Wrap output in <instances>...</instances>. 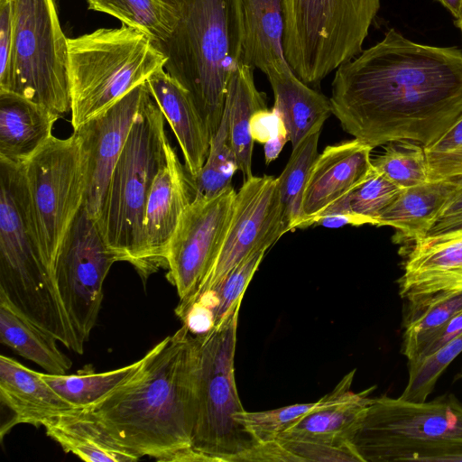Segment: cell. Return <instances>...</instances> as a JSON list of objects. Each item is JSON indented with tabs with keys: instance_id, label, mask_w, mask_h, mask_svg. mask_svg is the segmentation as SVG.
<instances>
[{
	"instance_id": "1",
	"label": "cell",
	"mask_w": 462,
	"mask_h": 462,
	"mask_svg": "<svg viewBox=\"0 0 462 462\" xmlns=\"http://www.w3.org/2000/svg\"><path fill=\"white\" fill-rule=\"evenodd\" d=\"M342 128L372 148L435 142L462 116V51L395 29L336 70L329 97Z\"/></svg>"
},
{
	"instance_id": "2",
	"label": "cell",
	"mask_w": 462,
	"mask_h": 462,
	"mask_svg": "<svg viewBox=\"0 0 462 462\" xmlns=\"http://www.w3.org/2000/svg\"><path fill=\"white\" fill-rule=\"evenodd\" d=\"M199 346L182 325L143 358L125 383L88 408L125 448L170 461L191 448Z\"/></svg>"
},
{
	"instance_id": "3",
	"label": "cell",
	"mask_w": 462,
	"mask_h": 462,
	"mask_svg": "<svg viewBox=\"0 0 462 462\" xmlns=\"http://www.w3.org/2000/svg\"><path fill=\"white\" fill-rule=\"evenodd\" d=\"M163 1L177 15L171 36L158 47L166 57L163 68L189 92L212 137L241 63L242 0Z\"/></svg>"
},
{
	"instance_id": "4",
	"label": "cell",
	"mask_w": 462,
	"mask_h": 462,
	"mask_svg": "<svg viewBox=\"0 0 462 462\" xmlns=\"http://www.w3.org/2000/svg\"><path fill=\"white\" fill-rule=\"evenodd\" d=\"M0 304L83 354L35 230L24 164L0 159Z\"/></svg>"
},
{
	"instance_id": "5",
	"label": "cell",
	"mask_w": 462,
	"mask_h": 462,
	"mask_svg": "<svg viewBox=\"0 0 462 462\" xmlns=\"http://www.w3.org/2000/svg\"><path fill=\"white\" fill-rule=\"evenodd\" d=\"M164 116L147 81L124 149L114 168L102 211L96 221L119 261L141 273L143 222L147 198L166 160L170 143Z\"/></svg>"
},
{
	"instance_id": "6",
	"label": "cell",
	"mask_w": 462,
	"mask_h": 462,
	"mask_svg": "<svg viewBox=\"0 0 462 462\" xmlns=\"http://www.w3.org/2000/svg\"><path fill=\"white\" fill-rule=\"evenodd\" d=\"M73 130L144 83L166 57L144 33L122 24L68 38Z\"/></svg>"
},
{
	"instance_id": "7",
	"label": "cell",
	"mask_w": 462,
	"mask_h": 462,
	"mask_svg": "<svg viewBox=\"0 0 462 462\" xmlns=\"http://www.w3.org/2000/svg\"><path fill=\"white\" fill-rule=\"evenodd\" d=\"M239 309L219 327L196 335L199 365L191 448L208 461H254L262 447L236 419L245 410L234 367Z\"/></svg>"
},
{
	"instance_id": "8",
	"label": "cell",
	"mask_w": 462,
	"mask_h": 462,
	"mask_svg": "<svg viewBox=\"0 0 462 462\" xmlns=\"http://www.w3.org/2000/svg\"><path fill=\"white\" fill-rule=\"evenodd\" d=\"M285 58L309 86L363 51L380 0H282Z\"/></svg>"
},
{
	"instance_id": "9",
	"label": "cell",
	"mask_w": 462,
	"mask_h": 462,
	"mask_svg": "<svg viewBox=\"0 0 462 462\" xmlns=\"http://www.w3.org/2000/svg\"><path fill=\"white\" fill-rule=\"evenodd\" d=\"M11 92L60 116L70 111L68 38L55 0H14Z\"/></svg>"
},
{
	"instance_id": "10",
	"label": "cell",
	"mask_w": 462,
	"mask_h": 462,
	"mask_svg": "<svg viewBox=\"0 0 462 462\" xmlns=\"http://www.w3.org/2000/svg\"><path fill=\"white\" fill-rule=\"evenodd\" d=\"M446 439H462V403L451 394L421 402L371 398L347 436L360 462L393 461L402 450Z\"/></svg>"
},
{
	"instance_id": "11",
	"label": "cell",
	"mask_w": 462,
	"mask_h": 462,
	"mask_svg": "<svg viewBox=\"0 0 462 462\" xmlns=\"http://www.w3.org/2000/svg\"><path fill=\"white\" fill-rule=\"evenodd\" d=\"M32 216L42 253L54 270L60 245L84 204L78 139L52 136L25 164Z\"/></svg>"
},
{
	"instance_id": "12",
	"label": "cell",
	"mask_w": 462,
	"mask_h": 462,
	"mask_svg": "<svg viewBox=\"0 0 462 462\" xmlns=\"http://www.w3.org/2000/svg\"><path fill=\"white\" fill-rule=\"evenodd\" d=\"M118 261L83 204L60 245L54 265L62 305L83 346L98 317L104 281L113 263Z\"/></svg>"
},
{
	"instance_id": "13",
	"label": "cell",
	"mask_w": 462,
	"mask_h": 462,
	"mask_svg": "<svg viewBox=\"0 0 462 462\" xmlns=\"http://www.w3.org/2000/svg\"><path fill=\"white\" fill-rule=\"evenodd\" d=\"M291 231L280 197L277 178L252 176L236 191L231 220L217 259L186 307L201 294L214 291L226 276L251 254L269 249Z\"/></svg>"
},
{
	"instance_id": "14",
	"label": "cell",
	"mask_w": 462,
	"mask_h": 462,
	"mask_svg": "<svg viewBox=\"0 0 462 462\" xmlns=\"http://www.w3.org/2000/svg\"><path fill=\"white\" fill-rule=\"evenodd\" d=\"M236 191L231 186L213 197H195L182 214L167 252V278L182 305L211 270L226 234Z\"/></svg>"
},
{
	"instance_id": "15",
	"label": "cell",
	"mask_w": 462,
	"mask_h": 462,
	"mask_svg": "<svg viewBox=\"0 0 462 462\" xmlns=\"http://www.w3.org/2000/svg\"><path fill=\"white\" fill-rule=\"evenodd\" d=\"M146 81L74 129L82 159L84 205L97 220L110 179L138 110Z\"/></svg>"
},
{
	"instance_id": "16",
	"label": "cell",
	"mask_w": 462,
	"mask_h": 462,
	"mask_svg": "<svg viewBox=\"0 0 462 462\" xmlns=\"http://www.w3.org/2000/svg\"><path fill=\"white\" fill-rule=\"evenodd\" d=\"M398 285L405 301L402 327L435 301L462 291V226L412 243Z\"/></svg>"
},
{
	"instance_id": "17",
	"label": "cell",
	"mask_w": 462,
	"mask_h": 462,
	"mask_svg": "<svg viewBox=\"0 0 462 462\" xmlns=\"http://www.w3.org/2000/svg\"><path fill=\"white\" fill-rule=\"evenodd\" d=\"M194 199L190 175L169 143L166 160L151 187L143 222V266L145 282L167 268V252L180 217Z\"/></svg>"
},
{
	"instance_id": "18",
	"label": "cell",
	"mask_w": 462,
	"mask_h": 462,
	"mask_svg": "<svg viewBox=\"0 0 462 462\" xmlns=\"http://www.w3.org/2000/svg\"><path fill=\"white\" fill-rule=\"evenodd\" d=\"M373 149L355 138L326 146L316 158L304 189L300 228L314 226L325 209L369 176L374 169Z\"/></svg>"
},
{
	"instance_id": "19",
	"label": "cell",
	"mask_w": 462,
	"mask_h": 462,
	"mask_svg": "<svg viewBox=\"0 0 462 462\" xmlns=\"http://www.w3.org/2000/svg\"><path fill=\"white\" fill-rule=\"evenodd\" d=\"M0 399L13 414L2 425V438L16 424L43 426L46 421L76 408L44 380L42 374L4 355L0 356Z\"/></svg>"
},
{
	"instance_id": "20",
	"label": "cell",
	"mask_w": 462,
	"mask_h": 462,
	"mask_svg": "<svg viewBox=\"0 0 462 462\" xmlns=\"http://www.w3.org/2000/svg\"><path fill=\"white\" fill-rule=\"evenodd\" d=\"M150 92L175 134L184 166L193 177L203 167L211 134L189 92L160 68L146 80Z\"/></svg>"
},
{
	"instance_id": "21",
	"label": "cell",
	"mask_w": 462,
	"mask_h": 462,
	"mask_svg": "<svg viewBox=\"0 0 462 462\" xmlns=\"http://www.w3.org/2000/svg\"><path fill=\"white\" fill-rule=\"evenodd\" d=\"M355 373L356 369L346 374L331 392L324 395L322 405L292 424L276 440L292 439L349 447L347 436L375 388L372 386L363 392L353 393L351 384Z\"/></svg>"
},
{
	"instance_id": "22",
	"label": "cell",
	"mask_w": 462,
	"mask_h": 462,
	"mask_svg": "<svg viewBox=\"0 0 462 462\" xmlns=\"http://www.w3.org/2000/svg\"><path fill=\"white\" fill-rule=\"evenodd\" d=\"M59 115L13 92H0V159L25 164L52 135Z\"/></svg>"
},
{
	"instance_id": "23",
	"label": "cell",
	"mask_w": 462,
	"mask_h": 462,
	"mask_svg": "<svg viewBox=\"0 0 462 462\" xmlns=\"http://www.w3.org/2000/svg\"><path fill=\"white\" fill-rule=\"evenodd\" d=\"M242 10L241 63L260 69L266 77L291 70L283 48L282 0H242Z\"/></svg>"
},
{
	"instance_id": "24",
	"label": "cell",
	"mask_w": 462,
	"mask_h": 462,
	"mask_svg": "<svg viewBox=\"0 0 462 462\" xmlns=\"http://www.w3.org/2000/svg\"><path fill=\"white\" fill-rule=\"evenodd\" d=\"M66 452L90 462H132L141 457L122 446L88 409L75 408L43 424Z\"/></svg>"
},
{
	"instance_id": "25",
	"label": "cell",
	"mask_w": 462,
	"mask_h": 462,
	"mask_svg": "<svg viewBox=\"0 0 462 462\" xmlns=\"http://www.w3.org/2000/svg\"><path fill=\"white\" fill-rule=\"evenodd\" d=\"M455 187V180L402 189L377 219L376 226L397 230L395 241H415L426 236Z\"/></svg>"
},
{
	"instance_id": "26",
	"label": "cell",
	"mask_w": 462,
	"mask_h": 462,
	"mask_svg": "<svg viewBox=\"0 0 462 462\" xmlns=\"http://www.w3.org/2000/svg\"><path fill=\"white\" fill-rule=\"evenodd\" d=\"M274 96L273 110L283 123L292 148L332 114L329 98L300 80L292 69L267 76Z\"/></svg>"
},
{
	"instance_id": "27",
	"label": "cell",
	"mask_w": 462,
	"mask_h": 462,
	"mask_svg": "<svg viewBox=\"0 0 462 462\" xmlns=\"http://www.w3.org/2000/svg\"><path fill=\"white\" fill-rule=\"evenodd\" d=\"M254 71V68L239 64L230 78L224 106L228 116L231 145L244 180L253 176L252 119L255 114L268 109L266 94L257 89Z\"/></svg>"
},
{
	"instance_id": "28",
	"label": "cell",
	"mask_w": 462,
	"mask_h": 462,
	"mask_svg": "<svg viewBox=\"0 0 462 462\" xmlns=\"http://www.w3.org/2000/svg\"><path fill=\"white\" fill-rule=\"evenodd\" d=\"M0 341L47 374H65L72 361L57 346L58 339L0 304Z\"/></svg>"
},
{
	"instance_id": "29",
	"label": "cell",
	"mask_w": 462,
	"mask_h": 462,
	"mask_svg": "<svg viewBox=\"0 0 462 462\" xmlns=\"http://www.w3.org/2000/svg\"><path fill=\"white\" fill-rule=\"evenodd\" d=\"M88 9L107 14L147 35L158 48L171 36L177 21L163 0H86Z\"/></svg>"
},
{
	"instance_id": "30",
	"label": "cell",
	"mask_w": 462,
	"mask_h": 462,
	"mask_svg": "<svg viewBox=\"0 0 462 462\" xmlns=\"http://www.w3.org/2000/svg\"><path fill=\"white\" fill-rule=\"evenodd\" d=\"M402 189L374 167L369 176L345 197L329 206L316 219L324 216H345L350 225L376 226L377 219L394 200ZM314 224V225H315Z\"/></svg>"
},
{
	"instance_id": "31",
	"label": "cell",
	"mask_w": 462,
	"mask_h": 462,
	"mask_svg": "<svg viewBox=\"0 0 462 462\" xmlns=\"http://www.w3.org/2000/svg\"><path fill=\"white\" fill-rule=\"evenodd\" d=\"M142 359L121 368L95 373L85 368L75 374H42L44 380L76 408H86L125 383L138 370Z\"/></svg>"
},
{
	"instance_id": "32",
	"label": "cell",
	"mask_w": 462,
	"mask_h": 462,
	"mask_svg": "<svg viewBox=\"0 0 462 462\" xmlns=\"http://www.w3.org/2000/svg\"><path fill=\"white\" fill-rule=\"evenodd\" d=\"M322 127L314 129L292 148L290 159L277 184L290 230L300 228L304 189L318 157V143Z\"/></svg>"
},
{
	"instance_id": "33",
	"label": "cell",
	"mask_w": 462,
	"mask_h": 462,
	"mask_svg": "<svg viewBox=\"0 0 462 462\" xmlns=\"http://www.w3.org/2000/svg\"><path fill=\"white\" fill-rule=\"evenodd\" d=\"M239 170L230 142L227 113L224 108L220 125L210 139L207 160L193 177L190 176L195 197H213L231 187L232 178Z\"/></svg>"
},
{
	"instance_id": "34",
	"label": "cell",
	"mask_w": 462,
	"mask_h": 462,
	"mask_svg": "<svg viewBox=\"0 0 462 462\" xmlns=\"http://www.w3.org/2000/svg\"><path fill=\"white\" fill-rule=\"evenodd\" d=\"M372 164L401 189L428 182L427 162L422 145L410 140L390 142Z\"/></svg>"
},
{
	"instance_id": "35",
	"label": "cell",
	"mask_w": 462,
	"mask_h": 462,
	"mask_svg": "<svg viewBox=\"0 0 462 462\" xmlns=\"http://www.w3.org/2000/svg\"><path fill=\"white\" fill-rule=\"evenodd\" d=\"M324 401L323 396L313 402L296 403L270 411L244 410L236 414V419L245 426L260 443H270L275 441L281 433L303 416L322 405Z\"/></svg>"
},
{
	"instance_id": "36",
	"label": "cell",
	"mask_w": 462,
	"mask_h": 462,
	"mask_svg": "<svg viewBox=\"0 0 462 462\" xmlns=\"http://www.w3.org/2000/svg\"><path fill=\"white\" fill-rule=\"evenodd\" d=\"M461 352L462 334L430 356L408 365V382L400 398L410 402H425L444 370Z\"/></svg>"
},
{
	"instance_id": "37",
	"label": "cell",
	"mask_w": 462,
	"mask_h": 462,
	"mask_svg": "<svg viewBox=\"0 0 462 462\" xmlns=\"http://www.w3.org/2000/svg\"><path fill=\"white\" fill-rule=\"evenodd\" d=\"M423 148L428 181L452 180L462 176V116Z\"/></svg>"
},
{
	"instance_id": "38",
	"label": "cell",
	"mask_w": 462,
	"mask_h": 462,
	"mask_svg": "<svg viewBox=\"0 0 462 462\" xmlns=\"http://www.w3.org/2000/svg\"><path fill=\"white\" fill-rule=\"evenodd\" d=\"M462 334V312L443 325L411 337H402V353L413 365L430 356Z\"/></svg>"
},
{
	"instance_id": "39",
	"label": "cell",
	"mask_w": 462,
	"mask_h": 462,
	"mask_svg": "<svg viewBox=\"0 0 462 462\" xmlns=\"http://www.w3.org/2000/svg\"><path fill=\"white\" fill-rule=\"evenodd\" d=\"M462 312V291L454 292L426 308L413 321L403 327L402 337H411L436 328Z\"/></svg>"
},
{
	"instance_id": "40",
	"label": "cell",
	"mask_w": 462,
	"mask_h": 462,
	"mask_svg": "<svg viewBox=\"0 0 462 462\" xmlns=\"http://www.w3.org/2000/svg\"><path fill=\"white\" fill-rule=\"evenodd\" d=\"M293 461H356L360 462L349 447L292 439H277Z\"/></svg>"
},
{
	"instance_id": "41",
	"label": "cell",
	"mask_w": 462,
	"mask_h": 462,
	"mask_svg": "<svg viewBox=\"0 0 462 462\" xmlns=\"http://www.w3.org/2000/svg\"><path fill=\"white\" fill-rule=\"evenodd\" d=\"M14 0H0V92H11Z\"/></svg>"
},
{
	"instance_id": "42",
	"label": "cell",
	"mask_w": 462,
	"mask_h": 462,
	"mask_svg": "<svg viewBox=\"0 0 462 462\" xmlns=\"http://www.w3.org/2000/svg\"><path fill=\"white\" fill-rule=\"evenodd\" d=\"M393 461L462 462V439H446L415 446L398 453Z\"/></svg>"
},
{
	"instance_id": "43",
	"label": "cell",
	"mask_w": 462,
	"mask_h": 462,
	"mask_svg": "<svg viewBox=\"0 0 462 462\" xmlns=\"http://www.w3.org/2000/svg\"><path fill=\"white\" fill-rule=\"evenodd\" d=\"M462 226V176L455 179V187L428 235Z\"/></svg>"
},
{
	"instance_id": "44",
	"label": "cell",
	"mask_w": 462,
	"mask_h": 462,
	"mask_svg": "<svg viewBox=\"0 0 462 462\" xmlns=\"http://www.w3.org/2000/svg\"><path fill=\"white\" fill-rule=\"evenodd\" d=\"M251 133L254 140L262 143L280 136H287L283 123L273 109H266L254 116Z\"/></svg>"
},
{
	"instance_id": "45",
	"label": "cell",
	"mask_w": 462,
	"mask_h": 462,
	"mask_svg": "<svg viewBox=\"0 0 462 462\" xmlns=\"http://www.w3.org/2000/svg\"><path fill=\"white\" fill-rule=\"evenodd\" d=\"M446 7L456 18L457 23L462 20V0H437Z\"/></svg>"
},
{
	"instance_id": "46",
	"label": "cell",
	"mask_w": 462,
	"mask_h": 462,
	"mask_svg": "<svg viewBox=\"0 0 462 462\" xmlns=\"http://www.w3.org/2000/svg\"><path fill=\"white\" fill-rule=\"evenodd\" d=\"M457 24L460 28L461 32H462V20L459 21L458 23H457Z\"/></svg>"
}]
</instances>
